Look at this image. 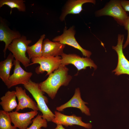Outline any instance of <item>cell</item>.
I'll list each match as a JSON object with an SVG mask.
<instances>
[{
  "mask_svg": "<svg viewBox=\"0 0 129 129\" xmlns=\"http://www.w3.org/2000/svg\"><path fill=\"white\" fill-rule=\"evenodd\" d=\"M125 29L127 30L128 34L126 41L123 46V49L126 48L129 44V16L126 20L124 25Z\"/></svg>",
  "mask_w": 129,
  "mask_h": 129,
  "instance_id": "cell-23",
  "label": "cell"
},
{
  "mask_svg": "<svg viewBox=\"0 0 129 129\" xmlns=\"http://www.w3.org/2000/svg\"><path fill=\"white\" fill-rule=\"evenodd\" d=\"M94 0H70L68 1L64 5L59 18L61 21L64 20L68 14H79L83 10V5L85 3H96Z\"/></svg>",
  "mask_w": 129,
  "mask_h": 129,
  "instance_id": "cell-15",
  "label": "cell"
},
{
  "mask_svg": "<svg viewBox=\"0 0 129 129\" xmlns=\"http://www.w3.org/2000/svg\"><path fill=\"white\" fill-rule=\"evenodd\" d=\"M25 1L24 0H0V8L5 5L8 6L11 9L10 14L14 8H16L20 11L25 12L26 6L24 3Z\"/></svg>",
  "mask_w": 129,
  "mask_h": 129,
  "instance_id": "cell-20",
  "label": "cell"
},
{
  "mask_svg": "<svg viewBox=\"0 0 129 129\" xmlns=\"http://www.w3.org/2000/svg\"><path fill=\"white\" fill-rule=\"evenodd\" d=\"M54 117L52 122L57 124H59L66 127L76 125L88 129H91L92 125L90 123H86L82 120V117L73 114L69 116L56 111H54Z\"/></svg>",
  "mask_w": 129,
  "mask_h": 129,
  "instance_id": "cell-10",
  "label": "cell"
},
{
  "mask_svg": "<svg viewBox=\"0 0 129 129\" xmlns=\"http://www.w3.org/2000/svg\"><path fill=\"white\" fill-rule=\"evenodd\" d=\"M32 42L31 40H27L26 36L23 35L14 39L7 48L15 59L19 61L26 68L30 65V59L26 56V53L28 45Z\"/></svg>",
  "mask_w": 129,
  "mask_h": 129,
  "instance_id": "cell-3",
  "label": "cell"
},
{
  "mask_svg": "<svg viewBox=\"0 0 129 129\" xmlns=\"http://www.w3.org/2000/svg\"><path fill=\"white\" fill-rule=\"evenodd\" d=\"M61 57L59 56L56 57L42 56L31 59L32 63L30 65L36 64L40 65L37 67L35 71L37 74H42L46 71V76L49 75L57 69L61 65Z\"/></svg>",
  "mask_w": 129,
  "mask_h": 129,
  "instance_id": "cell-5",
  "label": "cell"
},
{
  "mask_svg": "<svg viewBox=\"0 0 129 129\" xmlns=\"http://www.w3.org/2000/svg\"><path fill=\"white\" fill-rule=\"evenodd\" d=\"M56 127L54 129H65L61 124H57Z\"/></svg>",
  "mask_w": 129,
  "mask_h": 129,
  "instance_id": "cell-25",
  "label": "cell"
},
{
  "mask_svg": "<svg viewBox=\"0 0 129 129\" xmlns=\"http://www.w3.org/2000/svg\"><path fill=\"white\" fill-rule=\"evenodd\" d=\"M66 45L59 42L52 41L46 38L43 42L42 56H61L64 53L63 50Z\"/></svg>",
  "mask_w": 129,
  "mask_h": 129,
  "instance_id": "cell-16",
  "label": "cell"
},
{
  "mask_svg": "<svg viewBox=\"0 0 129 129\" xmlns=\"http://www.w3.org/2000/svg\"><path fill=\"white\" fill-rule=\"evenodd\" d=\"M16 97L15 91L9 90L7 91L4 96L1 97L0 104L3 110L10 112L16 108L18 105Z\"/></svg>",
  "mask_w": 129,
  "mask_h": 129,
  "instance_id": "cell-17",
  "label": "cell"
},
{
  "mask_svg": "<svg viewBox=\"0 0 129 129\" xmlns=\"http://www.w3.org/2000/svg\"><path fill=\"white\" fill-rule=\"evenodd\" d=\"M95 15L112 17L118 23L123 26L128 16L122 6L121 0H116L110 1L104 8L96 11Z\"/></svg>",
  "mask_w": 129,
  "mask_h": 129,
  "instance_id": "cell-4",
  "label": "cell"
},
{
  "mask_svg": "<svg viewBox=\"0 0 129 129\" xmlns=\"http://www.w3.org/2000/svg\"><path fill=\"white\" fill-rule=\"evenodd\" d=\"M75 32L74 26L70 27L68 29L65 27L63 33L54 38L52 41L71 46L80 51L83 56L90 58L92 54L91 52L84 49L78 43L75 37Z\"/></svg>",
  "mask_w": 129,
  "mask_h": 129,
  "instance_id": "cell-6",
  "label": "cell"
},
{
  "mask_svg": "<svg viewBox=\"0 0 129 129\" xmlns=\"http://www.w3.org/2000/svg\"><path fill=\"white\" fill-rule=\"evenodd\" d=\"M42 114H38L35 118L32 119L31 125L26 129H41L43 127L46 128L48 126V121L42 117Z\"/></svg>",
  "mask_w": 129,
  "mask_h": 129,
  "instance_id": "cell-22",
  "label": "cell"
},
{
  "mask_svg": "<svg viewBox=\"0 0 129 129\" xmlns=\"http://www.w3.org/2000/svg\"><path fill=\"white\" fill-rule=\"evenodd\" d=\"M9 113L12 123L15 126L19 129H26L32 123V119L37 115L38 112L33 110L22 113L15 111Z\"/></svg>",
  "mask_w": 129,
  "mask_h": 129,
  "instance_id": "cell-11",
  "label": "cell"
},
{
  "mask_svg": "<svg viewBox=\"0 0 129 129\" xmlns=\"http://www.w3.org/2000/svg\"><path fill=\"white\" fill-rule=\"evenodd\" d=\"M121 3L123 8L126 11L129 12V0H121Z\"/></svg>",
  "mask_w": 129,
  "mask_h": 129,
  "instance_id": "cell-24",
  "label": "cell"
},
{
  "mask_svg": "<svg viewBox=\"0 0 129 129\" xmlns=\"http://www.w3.org/2000/svg\"><path fill=\"white\" fill-rule=\"evenodd\" d=\"M23 85L35 100L39 110L42 113V117L48 122H52L54 118V114L47 106V104L48 102V99L44 95V93L41 89L39 83L31 80Z\"/></svg>",
  "mask_w": 129,
  "mask_h": 129,
  "instance_id": "cell-2",
  "label": "cell"
},
{
  "mask_svg": "<svg viewBox=\"0 0 129 129\" xmlns=\"http://www.w3.org/2000/svg\"><path fill=\"white\" fill-rule=\"evenodd\" d=\"M22 36L18 31L11 29L5 21L0 17V41L3 42L5 44L3 50L5 59L6 57V50L9 45L14 39L20 38Z\"/></svg>",
  "mask_w": 129,
  "mask_h": 129,
  "instance_id": "cell-12",
  "label": "cell"
},
{
  "mask_svg": "<svg viewBox=\"0 0 129 129\" xmlns=\"http://www.w3.org/2000/svg\"><path fill=\"white\" fill-rule=\"evenodd\" d=\"M20 63L17 60L14 59V60L13 73L10 75L8 82L6 85L8 89L20 84L24 85L31 80L32 73L25 70L21 67Z\"/></svg>",
  "mask_w": 129,
  "mask_h": 129,
  "instance_id": "cell-8",
  "label": "cell"
},
{
  "mask_svg": "<svg viewBox=\"0 0 129 129\" xmlns=\"http://www.w3.org/2000/svg\"><path fill=\"white\" fill-rule=\"evenodd\" d=\"M87 102L84 101L81 98V92L79 88H76L75 90L74 94L72 98L65 103L56 108V110L58 111H62L68 108L74 107L80 109L82 113L86 115H91L89 108L86 105Z\"/></svg>",
  "mask_w": 129,
  "mask_h": 129,
  "instance_id": "cell-13",
  "label": "cell"
},
{
  "mask_svg": "<svg viewBox=\"0 0 129 129\" xmlns=\"http://www.w3.org/2000/svg\"><path fill=\"white\" fill-rule=\"evenodd\" d=\"M14 57L10 53L6 59L0 62V78L6 85L10 76V72L13 65Z\"/></svg>",
  "mask_w": 129,
  "mask_h": 129,
  "instance_id": "cell-18",
  "label": "cell"
},
{
  "mask_svg": "<svg viewBox=\"0 0 129 129\" xmlns=\"http://www.w3.org/2000/svg\"><path fill=\"white\" fill-rule=\"evenodd\" d=\"M45 36V34L41 35L36 43L31 46L28 47L27 52L29 59H30L42 56L43 43Z\"/></svg>",
  "mask_w": 129,
  "mask_h": 129,
  "instance_id": "cell-19",
  "label": "cell"
},
{
  "mask_svg": "<svg viewBox=\"0 0 129 129\" xmlns=\"http://www.w3.org/2000/svg\"><path fill=\"white\" fill-rule=\"evenodd\" d=\"M16 93L18 102L15 111L18 112L28 108L33 110L38 111L39 109L36 103L27 94L25 89L18 86L15 87Z\"/></svg>",
  "mask_w": 129,
  "mask_h": 129,
  "instance_id": "cell-14",
  "label": "cell"
},
{
  "mask_svg": "<svg viewBox=\"0 0 129 129\" xmlns=\"http://www.w3.org/2000/svg\"><path fill=\"white\" fill-rule=\"evenodd\" d=\"M11 120L9 112L0 111V129H17L11 125Z\"/></svg>",
  "mask_w": 129,
  "mask_h": 129,
  "instance_id": "cell-21",
  "label": "cell"
},
{
  "mask_svg": "<svg viewBox=\"0 0 129 129\" xmlns=\"http://www.w3.org/2000/svg\"><path fill=\"white\" fill-rule=\"evenodd\" d=\"M69 69L66 66H61L50 74L44 81L39 83L42 90L52 99L55 97L60 87L67 86L72 79L68 74Z\"/></svg>",
  "mask_w": 129,
  "mask_h": 129,
  "instance_id": "cell-1",
  "label": "cell"
},
{
  "mask_svg": "<svg viewBox=\"0 0 129 129\" xmlns=\"http://www.w3.org/2000/svg\"><path fill=\"white\" fill-rule=\"evenodd\" d=\"M61 57V65L66 66L70 64H72L76 68L78 71L85 69L88 67L91 68L93 67L94 70L97 68L93 61L90 58L82 57L75 54H66L64 53Z\"/></svg>",
  "mask_w": 129,
  "mask_h": 129,
  "instance_id": "cell-7",
  "label": "cell"
},
{
  "mask_svg": "<svg viewBox=\"0 0 129 129\" xmlns=\"http://www.w3.org/2000/svg\"><path fill=\"white\" fill-rule=\"evenodd\" d=\"M124 37L123 35L119 34L116 46H113V49L117 52L118 55V63L116 68L112 71L117 75L126 74L129 75V61L126 58L123 52V43Z\"/></svg>",
  "mask_w": 129,
  "mask_h": 129,
  "instance_id": "cell-9",
  "label": "cell"
}]
</instances>
